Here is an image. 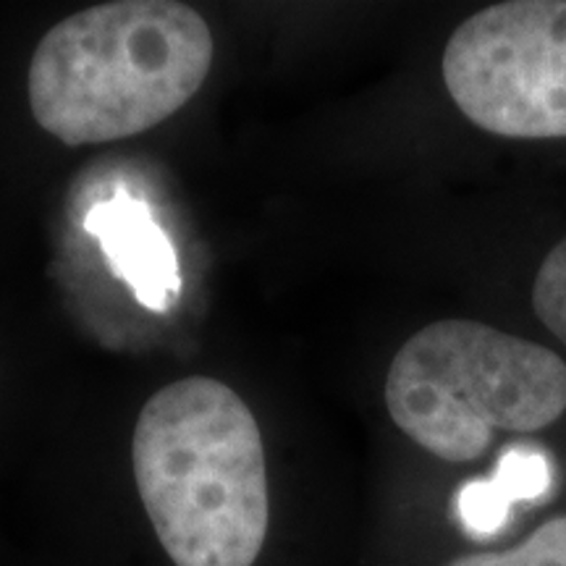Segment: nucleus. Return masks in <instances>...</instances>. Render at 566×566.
I'll return each instance as SVG.
<instances>
[{
  "mask_svg": "<svg viewBox=\"0 0 566 566\" xmlns=\"http://www.w3.org/2000/svg\"><path fill=\"white\" fill-rule=\"evenodd\" d=\"M134 483L176 566H252L271 525L260 424L221 380L155 391L132 438Z\"/></svg>",
  "mask_w": 566,
  "mask_h": 566,
  "instance_id": "1",
  "label": "nucleus"
},
{
  "mask_svg": "<svg viewBox=\"0 0 566 566\" xmlns=\"http://www.w3.org/2000/svg\"><path fill=\"white\" fill-rule=\"evenodd\" d=\"M210 66L212 34L192 6H92L40 40L30 63V108L69 147L126 139L181 111Z\"/></svg>",
  "mask_w": 566,
  "mask_h": 566,
  "instance_id": "2",
  "label": "nucleus"
},
{
  "mask_svg": "<svg viewBox=\"0 0 566 566\" xmlns=\"http://www.w3.org/2000/svg\"><path fill=\"white\" fill-rule=\"evenodd\" d=\"M386 407L428 454L475 462L495 433H535L566 412V363L493 325L438 321L396 352Z\"/></svg>",
  "mask_w": 566,
  "mask_h": 566,
  "instance_id": "3",
  "label": "nucleus"
},
{
  "mask_svg": "<svg viewBox=\"0 0 566 566\" xmlns=\"http://www.w3.org/2000/svg\"><path fill=\"white\" fill-rule=\"evenodd\" d=\"M443 82L457 108L506 139L566 137V0L488 6L446 42Z\"/></svg>",
  "mask_w": 566,
  "mask_h": 566,
  "instance_id": "4",
  "label": "nucleus"
},
{
  "mask_svg": "<svg viewBox=\"0 0 566 566\" xmlns=\"http://www.w3.org/2000/svg\"><path fill=\"white\" fill-rule=\"evenodd\" d=\"M82 226L97 239L111 271L147 310L166 313L179 300L181 275L174 244L155 223L145 202L122 189L108 200L92 205Z\"/></svg>",
  "mask_w": 566,
  "mask_h": 566,
  "instance_id": "5",
  "label": "nucleus"
},
{
  "mask_svg": "<svg viewBox=\"0 0 566 566\" xmlns=\"http://www.w3.org/2000/svg\"><path fill=\"white\" fill-rule=\"evenodd\" d=\"M554 470L546 451L535 446H509L488 480H470L457 491V520L472 537L501 533L520 501H535L548 493Z\"/></svg>",
  "mask_w": 566,
  "mask_h": 566,
  "instance_id": "6",
  "label": "nucleus"
},
{
  "mask_svg": "<svg viewBox=\"0 0 566 566\" xmlns=\"http://www.w3.org/2000/svg\"><path fill=\"white\" fill-rule=\"evenodd\" d=\"M446 566H566V516L543 522L520 546L459 556Z\"/></svg>",
  "mask_w": 566,
  "mask_h": 566,
  "instance_id": "7",
  "label": "nucleus"
},
{
  "mask_svg": "<svg viewBox=\"0 0 566 566\" xmlns=\"http://www.w3.org/2000/svg\"><path fill=\"white\" fill-rule=\"evenodd\" d=\"M533 307L551 334L566 344V237L546 254L535 275Z\"/></svg>",
  "mask_w": 566,
  "mask_h": 566,
  "instance_id": "8",
  "label": "nucleus"
}]
</instances>
